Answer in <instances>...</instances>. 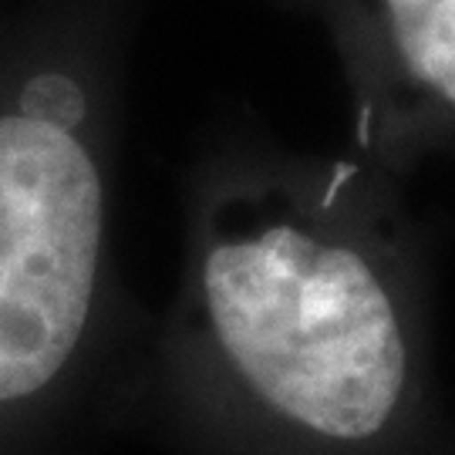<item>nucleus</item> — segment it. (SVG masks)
Wrapping results in <instances>:
<instances>
[{
  "mask_svg": "<svg viewBox=\"0 0 455 455\" xmlns=\"http://www.w3.org/2000/svg\"><path fill=\"white\" fill-rule=\"evenodd\" d=\"M189 338L253 455H411L432 428L435 243L408 182L250 118L196 196Z\"/></svg>",
  "mask_w": 455,
  "mask_h": 455,
  "instance_id": "nucleus-1",
  "label": "nucleus"
},
{
  "mask_svg": "<svg viewBox=\"0 0 455 455\" xmlns=\"http://www.w3.org/2000/svg\"><path fill=\"white\" fill-rule=\"evenodd\" d=\"M92 118H0V402L54 385L95 321L105 176Z\"/></svg>",
  "mask_w": 455,
  "mask_h": 455,
  "instance_id": "nucleus-2",
  "label": "nucleus"
},
{
  "mask_svg": "<svg viewBox=\"0 0 455 455\" xmlns=\"http://www.w3.org/2000/svg\"><path fill=\"white\" fill-rule=\"evenodd\" d=\"M314 20L344 78L351 152L408 182L455 156V0H270Z\"/></svg>",
  "mask_w": 455,
  "mask_h": 455,
  "instance_id": "nucleus-3",
  "label": "nucleus"
}]
</instances>
